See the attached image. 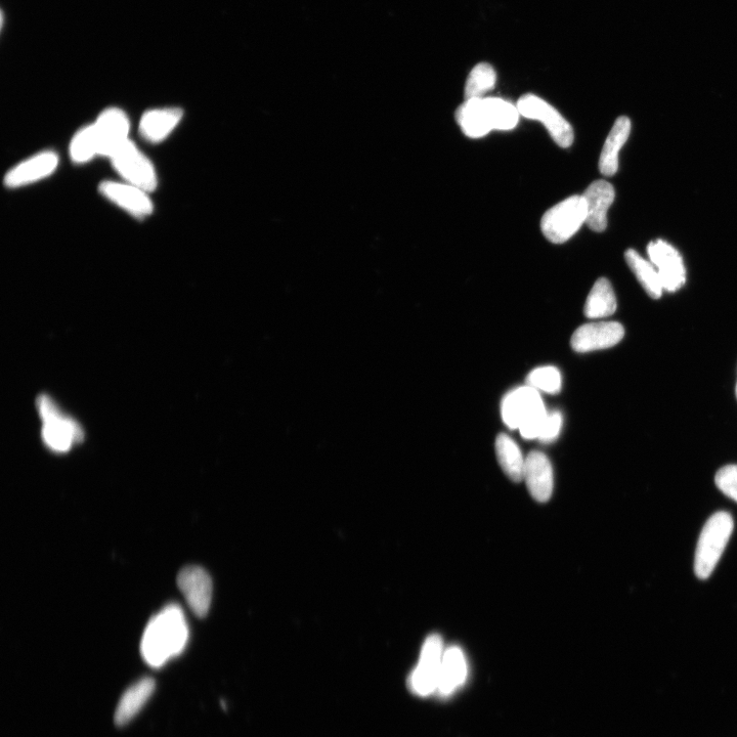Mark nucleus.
Returning <instances> with one entry per match:
<instances>
[{
  "instance_id": "5701e85b",
  "label": "nucleus",
  "mask_w": 737,
  "mask_h": 737,
  "mask_svg": "<svg viewBox=\"0 0 737 737\" xmlns=\"http://www.w3.org/2000/svg\"><path fill=\"white\" fill-rule=\"evenodd\" d=\"M496 454L503 471L512 482L524 481L526 459L514 441L504 433L497 437Z\"/></svg>"
},
{
  "instance_id": "1a4fd4ad",
  "label": "nucleus",
  "mask_w": 737,
  "mask_h": 737,
  "mask_svg": "<svg viewBox=\"0 0 737 737\" xmlns=\"http://www.w3.org/2000/svg\"><path fill=\"white\" fill-rule=\"evenodd\" d=\"M516 107L520 115L543 122L551 138L561 148H569L574 143L575 134L572 125L543 99L528 94L518 100Z\"/></svg>"
},
{
  "instance_id": "39448f33",
  "label": "nucleus",
  "mask_w": 737,
  "mask_h": 737,
  "mask_svg": "<svg viewBox=\"0 0 737 737\" xmlns=\"http://www.w3.org/2000/svg\"><path fill=\"white\" fill-rule=\"evenodd\" d=\"M587 221V204L583 196H572L554 205L543 216L541 229L554 244L569 241Z\"/></svg>"
},
{
  "instance_id": "9b49d317",
  "label": "nucleus",
  "mask_w": 737,
  "mask_h": 737,
  "mask_svg": "<svg viewBox=\"0 0 737 737\" xmlns=\"http://www.w3.org/2000/svg\"><path fill=\"white\" fill-rule=\"evenodd\" d=\"M60 156L52 150L39 152L12 167L4 178L8 189H20L46 180L55 173Z\"/></svg>"
},
{
  "instance_id": "f257e3e1",
  "label": "nucleus",
  "mask_w": 737,
  "mask_h": 737,
  "mask_svg": "<svg viewBox=\"0 0 737 737\" xmlns=\"http://www.w3.org/2000/svg\"><path fill=\"white\" fill-rule=\"evenodd\" d=\"M189 641V627L178 604L166 605L148 623L141 642V654L152 668H161L180 656Z\"/></svg>"
},
{
  "instance_id": "dca6fc26",
  "label": "nucleus",
  "mask_w": 737,
  "mask_h": 737,
  "mask_svg": "<svg viewBox=\"0 0 737 737\" xmlns=\"http://www.w3.org/2000/svg\"><path fill=\"white\" fill-rule=\"evenodd\" d=\"M185 116L182 108H158L145 112L140 120L139 132L148 143L164 142L175 132Z\"/></svg>"
},
{
  "instance_id": "0eeeda50",
  "label": "nucleus",
  "mask_w": 737,
  "mask_h": 737,
  "mask_svg": "<svg viewBox=\"0 0 737 737\" xmlns=\"http://www.w3.org/2000/svg\"><path fill=\"white\" fill-rule=\"evenodd\" d=\"M121 181L139 187L149 193L158 188V175L154 163L132 140L109 157Z\"/></svg>"
},
{
  "instance_id": "aec40b11",
  "label": "nucleus",
  "mask_w": 737,
  "mask_h": 737,
  "mask_svg": "<svg viewBox=\"0 0 737 737\" xmlns=\"http://www.w3.org/2000/svg\"><path fill=\"white\" fill-rule=\"evenodd\" d=\"M155 681L144 678L129 687L122 696L115 712V722L124 726L132 721L145 707L155 691Z\"/></svg>"
},
{
  "instance_id": "20e7f679",
  "label": "nucleus",
  "mask_w": 737,
  "mask_h": 737,
  "mask_svg": "<svg viewBox=\"0 0 737 737\" xmlns=\"http://www.w3.org/2000/svg\"><path fill=\"white\" fill-rule=\"evenodd\" d=\"M734 528L728 512H717L705 525L699 539L695 572L699 579L707 580L714 572L729 542Z\"/></svg>"
},
{
  "instance_id": "a211bd4d",
  "label": "nucleus",
  "mask_w": 737,
  "mask_h": 737,
  "mask_svg": "<svg viewBox=\"0 0 737 737\" xmlns=\"http://www.w3.org/2000/svg\"><path fill=\"white\" fill-rule=\"evenodd\" d=\"M532 497L546 502L553 492V469L547 456L534 451L526 458L525 479Z\"/></svg>"
},
{
  "instance_id": "6ab92c4d",
  "label": "nucleus",
  "mask_w": 737,
  "mask_h": 737,
  "mask_svg": "<svg viewBox=\"0 0 737 737\" xmlns=\"http://www.w3.org/2000/svg\"><path fill=\"white\" fill-rule=\"evenodd\" d=\"M467 678V662L459 647H450L445 650L437 695L448 698L458 690Z\"/></svg>"
},
{
  "instance_id": "4468645a",
  "label": "nucleus",
  "mask_w": 737,
  "mask_h": 737,
  "mask_svg": "<svg viewBox=\"0 0 737 737\" xmlns=\"http://www.w3.org/2000/svg\"><path fill=\"white\" fill-rule=\"evenodd\" d=\"M624 335L625 330L620 323H591L576 330L571 344L577 353H590L613 348L623 339Z\"/></svg>"
},
{
  "instance_id": "423d86ee",
  "label": "nucleus",
  "mask_w": 737,
  "mask_h": 737,
  "mask_svg": "<svg viewBox=\"0 0 737 737\" xmlns=\"http://www.w3.org/2000/svg\"><path fill=\"white\" fill-rule=\"evenodd\" d=\"M37 407L42 419V440L58 453L68 452L83 439L81 427L72 419L61 413L57 405L47 396H41Z\"/></svg>"
},
{
  "instance_id": "2eb2a0df",
  "label": "nucleus",
  "mask_w": 737,
  "mask_h": 737,
  "mask_svg": "<svg viewBox=\"0 0 737 737\" xmlns=\"http://www.w3.org/2000/svg\"><path fill=\"white\" fill-rule=\"evenodd\" d=\"M178 585L189 608L198 617H205L212 600V581L208 573L200 567H187L178 577Z\"/></svg>"
},
{
  "instance_id": "b1692460",
  "label": "nucleus",
  "mask_w": 737,
  "mask_h": 737,
  "mask_svg": "<svg viewBox=\"0 0 737 737\" xmlns=\"http://www.w3.org/2000/svg\"><path fill=\"white\" fill-rule=\"evenodd\" d=\"M625 259L646 293L654 299H659L664 287L656 267L633 249L626 251Z\"/></svg>"
},
{
  "instance_id": "4be33fe9",
  "label": "nucleus",
  "mask_w": 737,
  "mask_h": 737,
  "mask_svg": "<svg viewBox=\"0 0 737 737\" xmlns=\"http://www.w3.org/2000/svg\"><path fill=\"white\" fill-rule=\"evenodd\" d=\"M617 311V299L608 279L596 281L586 300L585 316L589 319L610 317Z\"/></svg>"
},
{
  "instance_id": "f3484780",
  "label": "nucleus",
  "mask_w": 737,
  "mask_h": 737,
  "mask_svg": "<svg viewBox=\"0 0 737 737\" xmlns=\"http://www.w3.org/2000/svg\"><path fill=\"white\" fill-rule=\"evenodd\" d=\"M587 204L586 225L601 233L608 227V212L615 200V189L606 181H595L585 191Z\"/></svg>"
},
{
  "instance_id": "f03ea898",
  "label": "nucleus",
  "mask_w": 737,
  "mask_h": 737,
  "mask_svg": "<svg viewBox=\"0 0 737 737\" xmlns=\"http://www.w3.org/2000/svg\"><path fill=\"white\" fill-rule=\"evenodd\" d=\"M517 107L499 98L465 100L456 111L462 132L471 139L487 136L492 130H511L519 120Z\"/></svg>"
},
{
  "instance_id": "f8f14e48",
  "label": "nucleus",
  "mask_w": 737,
  "mask_h": 737,
  "mask_svg": "<svg viewBox=\"0 0 737 737\" xmlns=\"http://www.w3.org/2000/svg\"><path fill=\"white\" fill-rule=\"evenodd\" d=\"M98 139L100 157L108 158L130 141V120L120 108H107L93 123Z\"/></svg>"
},
{
  "instance_id": "6e6552de",
  "label": "nucleus",
  "mask_w": 737,
  "mask_h": 737,
  "mask_svg": "<svg viewBox=\"0 0 737 737\" xmlns=\"http://www.w3.org/2000/svg\"><path fill=\"white\" fill-rule=\"evenodd\" d=\"M444 654L442 637L437 634L427 637L418 665L409 677V688L416 696L428 697L437 692Z\"/></svg>"
},
{
  "instance_id": "393cba45",
  "label": "nucleus",
  "mask_w": 737,
  "mask_h": 737,
  "mask_svg": "<svg viewBox=\"0 0 737 737\" xmlns=\"http://www.w3.org/2000/svg\"><path fill=\"white\" fill-rule=\"evenodd\" d=\"M69 154L73 163H89L100 156L94 124L81 127L70 142Z\"/></svg>"
},
{
  "instance_id": "9d476101",
  "label": "nucleus",
  "mask_w": 737,
  "mask_h": 737,
  "mask_svg": "<svg viewBox=\"0 0 737 737\" xmlns=\"http://www.w3.org/2000/svg\"><path fill=\"white\" fill-rule=\"evenodd\" d=\"M99 192L137 220H145L154 212L151 193L126 182L104 181L99 185Z\"/></svg>"
},
{
  "instance_id": "c85d7f7f",
  "label": "nucleus",
  "mask_w": 737,
  "mask_h": 737,
  "mask_svg": "<svg viewBox=\"0 0 737 737\" xmlns=\"http://www.w3.org/2000/svg\"><path fill=\"white\" fill-rule=\"evenodd\" d=\"M561 427L562 415L560 412L555 411L547 414L538 440L543 443L554 442L559 436Z\"/></svg>"
},
{
  "instance_id": "7ed1b4c3",
  "label": "nucleus",
  "mask_w": 737,
  "mask_h": 737,
  "mask_svg": "<svg viewBox=\"0 0 737 737\" xmlns=\"http://www.w3.org/2000/svg\"><path fill=\"white\" fill-rule=\"evenodd\" d=\"M501 413L504 423L510 429H519L526 440L539 439L548 414L538 390L528 385L504 398Z\"/></svg>"
},
{
  "instance_id": "c756f323",
  "label": "nucleus",
  "mask_w": 737,
  "mask_h": 737,
  "mask_svg": "<svg viewBox=\"0 0 737 737\" xmlns=\"http://www.w3.org/2000/svg\"><path fill=\"white\" fill-rule=\"evenodd\" d=\"M736 397H737V385H736Z\"/></svg>"
},
{
  "instance_id": "bb28decb",
  "label": "nucleus",
  "mask_w": 737,
  "mask_h": 737,
  "mask_svg": "<svg viewBox=\"0 0 737 737\" xmlns=\"http://www.w3.org/2000/svg\"><path fill=\"white\" fill-rule=\"evenodd\" d=\"M527 385L538 392L557 394L561 388V375L554 367H541L532 371L527 377Z\"/></svg>"
},
{
  "instance_id": "cd10ccee",
  "label": "nucleus",
  "mask_w": 737,
  "mask_h": 737,
  "mask_svg": "<svg viewBox=\"0 0 737 737\" xmlns=\"http://www.w3.org/2000/svg\"><path fill=\"white\" fill-rule=\"evenodd\" d=\"M715 482L724 495L737 502V465L721 468L716 474Z\"/></svg>"
},
{
  "instance_id": "412c9836",
  "label": "nucleus",
  "mask_w": 737,
  "mask_h": 737,
  "mask_svg": "<svg viewBox=\"0 0 737 737\" xmlns=\"http://www.w3.org/2000/svg\"><path fill=\"white\" fill-rule=\"evenodd\" d=\"M630 133V119L625 116L619 117L615 122L608 139H606L601 152L599 169L603 176L612 177L616 175L619 168V153L627 142Z\"/></svg>"
},
{
  "instance_id": "a878e982",
  "label": "nucleus",
  "mask_w": 737,
  "mask_h": 737,
  "mask_svg": "<svg viewBox=\"0 0 737 737\" xmlns=\"http://www.w3.org/2000/svg\"><path fill=\"white\" fill-rule=\"evenodd\" d=\"M497 82V73L492 65L481 63L476 65L466 80L465 100L481 99L491 92Z\"/></svg>"
},
{
  "instance_id": "ddd939ff",
  "label": "nucleus",
  "mask_w": 737,
  "mask_h": 737,
  "mask_svg": "<svg viewBox=\"0 0 737 737\" xmlns=\"http://www.w3.org/2000/svg\"><path fill=\"white\" fill-rule=\"evenodd\" d=\"M650 263L660 275L665 291L676 292L686 281V271L680 253L663 240L652 242L647 247Z\"/></svg>"
}]
</instances>
